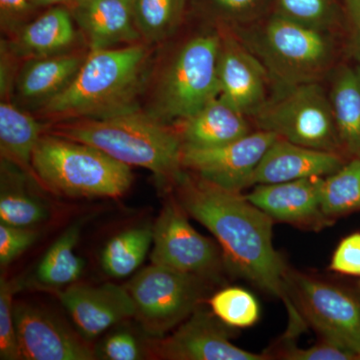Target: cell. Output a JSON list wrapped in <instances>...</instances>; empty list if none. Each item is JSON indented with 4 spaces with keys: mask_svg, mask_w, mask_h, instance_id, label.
I'll return each mask as SVG.
<instances>
[{
    "mask_svg": "<svg viewBox=\"0 0 360 360\" xmlns=\"http://www.w3.org/2000/svg\"><path fill=\"white\" fill-rule=\"evenodd\" d=\"M175 200L219 243L225 264L258 288L281 298L290 315L288 336L305 326L288 295L290 269L272 243V220L240 193L181 172L174 181Z\"/></svg>",
    "mask_w": 360,
    "mask_h": 360,
    "instance_id": "6da1fadb",
    "label": "cell"
},
{
    "mask_svg": "<svg viewBox=\"0 0 360 360\" xmlns=\"http://www.w3.org/2000/svg\"><path fill=\"white\" fill-rule=\"evenodd\" d=\"M148 51L143 45L90 51L72 82L42 104L56 120H97L139 110L146 82Z\"/></svg>",
    "mask_w": 360,
    "mask_h": 360,
    "instance_id": "7a4b0ae2",
    "label": "cell"
},
{
    "mask_svg": "<svg viewBox=\"0 0 360 360\" xmlns=\"http://www.w3.org/2000/svg\"><path fill=\"white\" fill-rule=\"evenodd\" d=\"M52 134L94 146L129 167L146 168L165 181L174 184L181 174L184 144L179 132L139 110L77 120L60 125Z\"/></svg>",
    "mask_w": 360,
    "mask_h": 360,
    "instance_id": "3957f363",
    "label": "cell"
},
{
    "mask_svg": "<svg viewBox=\"0 0 360 360\" xmlns=\"http://www.w3.org/2000/svg\"><path fill=\"white\" fill-rule=\"evenodd\" d=\"M32 169L51 191L70 198H118L134 180L131 168L101 149L58 135H42Z\"/></svg>",
    "mask_w": 360,
    "mask_h": 360,
    "instance_id": "277c9868",
    "label": "cell"
},
{
    "mask_svg": "<svg viewBox=\"0 0 360 360\" xmlns=\"http://www.w3.org/2000/svg\"><path fill=\"white\" fill-rule=\"evenodd\" d=\"M238 39L262 61L278 89L319 82L335 61L331 32L276 13L262 25L238 32Z\"/></svg>",
    "mask_w": 360,
    "mask_h": 360,
    "instance_id": "5b68a950",
    "label": "cell"
},
{
    "mask_svg": "<svg viewBox=\"0 0 360 360\" xmlns=\"http://www.w3.org/2000/svg\"><path fill=\"white\" fill-rule=\"evenodd\" d=\"M221 37L198 35L182 45L163 71L150 115L160 122H181L219 96Z\"/></svg>",
    "mask_w": 360,
    "mask_h": 360,
    "instance_id": "8992f818",
    "label": "cell"
},
{
    "mask_svg": "<svg viewBox=\"0 0 360 360\" xmlns=\"http://www.w3.org/2000/svg\"><path fill=\"white\" fill-rule=\"evenodd\" d=\"M253 116L258 129L285 141L338 153L341 148L329 96L319 82L279 87Z\"/></svg>",
    "mask_w": 360,
    "mask_h": 360,
    "instance_id": "52a82bcc",
    "label": "cell"
},
{
    "mask_svg": "<svg viewBox=\"0 0 360 360\" xmlns=\"http://www.w3.org/2000/svg\"><path fill=\"white\" fill-rule=\"evenodd\" d=\"M206 279L153 264L125 288L134 303L136 321L150 338H162L200 307Z\"/></svg>",
    "mask_w": 360,
    "mask_h": 360,
    "instance_id": "ba28073f",
    "label": "cell"
},
{
    "mask_svg": "<svg viewBox=\"0 0 360 360\" xmlns=\"http://www.w3.org/2000/svg\"><path fill=\"white\" fill-rule=\"evenodd\" d=\"M286 283L288 295L303 321L322 340L360 359V296L290 269Z\"/></svg>",
    "mask_w": 360,
    "mask_h": 360,
    "instance_id": "9c48e42d",
    "label": "cell"
},
{
    "mask_svg": "<svg viewBox=\"0 0 360 360\" xmlns=\"http://www.w3.org/2000/svg\"><path fill=\"white\" fill-rule=\"evenodd\" d=\"M186 214L175 198L167 202L153 227L151 262L213 281L225 264L224 255L194 229Z\"/></svg>",
    "mask_w": 360,
    "mask_h": 360,
    "instance_id": "30bf717a",
    "label": "cell"
},
{
    "mask_svg": "<svg viewBox=\"0 0 360 360\" xmlns=\"http://www.w3.org/2000/svg\"><path fill=\"white\" fill-rule=\"evenodd\" d=\"M214 314L198 307L172 335L144 342L146 359L156 360H266L231 342V331Z\"/></svg>",
    "mask_w": 360,
    "mask_h": 360,
    "instance_id": "8fae6325",
    "label": "cell"
},
{
    "mask_svg": "<svg viewBox=\"0 0 360 360\" xmlns=\"http://www.w3.org/2000/svg\"><path fill=\"white\" fill-rule=\"evenodd\" d=\"M277 137L258 129L217 148H184L182 167L215 186L240 193L250 186L255 168Z\"/></svg>",
    "mask_w": 360,
    "mask_h": 360,
    "instance_id": "7c38bea8",
    "label": "cell"
},
{
    "mask_svg": "<svg viewBox=\"0 0 360 360\" xmlns=\"http://www.w3.org/2000/svg\"><path fill=\"white\" fill-rule=\"evenodd\" d=\"M14 321L21 359H97L89 341L41 307L14 303Z\"/></svg>",
    "mask_w": 360,
    "mask_h": 360,
    "instance_id": "4fadbf2b",
    "label": "cell"
},
{
    "mask_svg": "<svg viewBox=\"0 0 360 360\" xmlns=\"http://www.w3.org/2000/svg\"><path fill=\"white\" fill-rule=\"evenodd\" d=\"M58 297L79 335L89 342L135 315L129 290L113 283L96 286L71 284L58 292Z\"/></svg>",
    "mask_w": 360,
    "mask_h": 360,
    "instance_id": "5bb4252c",
    "label": "cell"
},
{
    "mask_svg": "<svg viewBox=\"0 0 360 360\" xmlns=\"http://www.w3.org/2000/svg\"><path fill=\"white\" fill-rule=\"evenodd\" d=\"M271 82L266 68L238 39H221L219 58V96L245 116H255L269 101Z\"/></svg>",
    "mask_w": 360,
    "mask_h": 360,
    "instance_id": "9a60e30c",
    "label": "cell"
},
{
    "mask_svg": "<svg viewBox=\"0 0 360 360\" xmlns=\"http://www.w3.org/2000/svg\"><path fill=\"white\" fill-rule=\"evenodd\" d=\"M324 177L260 184L245 198L272 220L319 229L329 221L321 208Z\"/></svg>",
    "mask_w": 360,
    "mask_h": 360,
    "instance_id": "2e32d148",
    "label": "cell"
},
{
    "mask_svg": "<svg viewBox=\"0 0 360 360\" xmlns=\"http://www.w3.org/2000/svg\"><path fill=\"white\" fill-rule=\"evenodd\" d=\"M343 165L338 153L305 148L277 137L255 168L250 186L326 177Z\"/></svg>",
    "mask_w": 360,
    "mask_h": 360,
    "instance_id": "e0dca14e",
    "label": "cell"
},
{
    "mask_svg": "<svg viewBox=\"0 0 360 360\" xmlns=\"http://www.w3.org/2000/svg\"><path fill=\"white\" fill-rule=\"evenodd\" d=\"M72 7L90 51L115 49L141 37L135 21L134 0H77Z\"/></svg>",
    "mask_w": 360,
    "mask_h": 360,
    "instance_id": "ac0fdd59",
    "label": "cell"
},
{
    "mask_svg": "<svg viewBox=\"0 0 360 360\" xmlns=\"http://www.w3.org/2000/svg\"><path fill=\"white\" fill-rule=\"evenodd\" d=\"M180 124L184 148H217L251 132L246 116L220 96Z\"/></svg>",
    "mask_w": 360,
    "mask_h": 360,
    "instance_id": "d6986e66",
    "label": "cell"
},
{
    "mask_svg": "<svg viewBox=\"0 0 360 360\" xmlns=\"http://www.w3.org/2000/svg\"><path fill=\"white\" fill-rule=\"evenodd\" d=\"M85 59L77 53L30 59L16 82L18 94L25 101L44 104L70 84Z\"/></svg>",
    "mask_w": 360,
    "mask_h": 360,
    "instance_id": "ffe728a7",
    "label": "cell"
},
{
    "mask_svg": "<svg viewBox=\"0 0 360 360\" xmlns=\"http://www.w3.org/2000/svg\"><path fill=\"white\" fill-rule=\"evenodd\" d=\"M77 32L70 11L53 7L23 27L15 51L30 58L61 54L75 42Z\"/></svg>",
    "mask_w": 360,
    "mask_h": 360,
    "instance_id": "44dd1931",
    "label": "cell"
},
{
    "mask_svg": "<svg viewBox=\"0 0 360 360\" xmlns=\"http://www.w3.org/2000/svg\"><path fill=\"white\" fill-rule=\"evenodd\" d=\"M44 125L14 104L0 103V150L2 158L33 174L32 155L44 135Z\"/></svg>",
    "mask_w": 360,
    "mask_h": 360,
    "instance_id": "7402d4cb",
    "label": "cell"
},
{
    "mask_svg": "<svg viewBox=\"0 0 360 360\" xmlns=\"http://www.w3.org/2000/svg\"><path fill=\"white\" fill-rule=\"evenodd\" d=\"M329 99L341 148L360 158V66L338 71Z\"/></svg>",
    "mask_w": 360,
    "mask_h": 360,
    "instance_id": "603a6c76",
    "label": "cell"
},
{
    "mask_svg": "<svg viewBox=\"0 0 360 360\" xmlns=\"http://www.w3.org/2000/svg\"><path fill=\"white\" fill-rule=\"evenodd\" d=\"M153 243V229L135 227L117 234L101 252V264L106 274L122 279L139 269Z\"/></svg>",
    "mask_w": 360,
    "mask_h": 360,
    "instance_id": "cb8c5ba5",
    "label": "cell"
},
{
    "mask_svg": "<svg viewBox=\"0 0 360 360\" xmlns=\"http://www.w3.org/2000/svg\"><path fill=\"white\" fill-rule=\"evenodd\" d=\"M79 231V225H72L46 251L37 269L40 283L51 288H63L77 283L80 278L84 262L75 252Z\"/></svg>",
    "mask_w": 360,
    "mask_h": 360,
    "instance_id": "d4e9b609",
    "label": "cell"
},
{
    "mask_svg": "<svg viewBox=\"0 0 360 360\" xmlns=\"http://www.w3.org/2000/svg\"><path fill=\"white\" fill-rule=\"evenodd\" d=\"M47 217L49 212L44 203L26 191L20 177L13 176L11 172L2 167L0 224L33 227Z\"/></svg>",
    "mask_w": 360,
    "mask_h": 360,
    "instance_id": "484cf974",
    "label": "cell"
},
{
    "mask_svg": "<svg viewBox=\"0 0 360 360\" xmlns=\"http://www.w3.org/2000/svg\"><path fill=\"white\" fill-rule=\"evenodd\" d=\"M321 208L329 220L360 210V158H354L335 174L324 177Z\"/></svg>",
    "mask_w": 360,
    "mask_h": 360,
    "instance_id": "4316f807",
    "label": "cell"
},
{
    "mask_svg": "<svg viewBox=\"0 0 360 360\" xmlns=\"http://www.w3.org/2000/svg\"><path fill=\"white\" fill-rule=\"evenodd\" d=\"M208 304L212 314L229 328H251L260 317L257 298L245 288H224L210 297Z\"/></svg>",
    "mask_w": 360,
    "mask_h": 360,
    "instance_id": "83f0119b",
    "label": "cell"
},
{
    "mask_svg": "<svg viewBox=\"0 0 360 360\" xmlns=\"http://www.w3.org/2000/svg\"><path fill=\"white\" fill-rule=\"evenodd\" d=\"M182 0H134L135 21L142 37L160 41L172 32Z\"/></svg>",
    "mask_w": 360,
    "mask_h": 360,
    "instance_id": "f1b7e54d",
    "label": "cell"
},
{
    "mask_svg": "<svg viewBox=\"0 0 360 360\" xmlns=\"http://www.w3.org/2000/svg\"><path fill=\"white\" fill-rule=\"evenodd\" d=\"M276 13L322 32H333L340 18L338 0H274Z\"/></svg>",
    "mask_w": 360,
    "mask_h": 360,
    "instance_id": "f546056e",
    "label": "cell"
},
{
    "mask_svg": "<svg viewBox=\"0 0 360 360\" xmlns=\"http://www.w3.org/2000/svg\"><path fill=\"white\" fill-rule=\"evenodd\" d=\"M20 284L15 281L0 278V359L2 360L21 359L15 321H14L13 295Z\"/></svg>",
    "mask_w": 360,
    "mask_h": 360,
    "instance_id": "4dcf8cb0",
    "label": "cell"
},
{
    "mask_svg": "<svg viewBox=\"0 0 360 360\" xmlns=\"http://www.w3.org/2000/svg\"><path fill=\"white\" fill-rule=\"evenodd\" d=\"M96 352L97 359L139 360L146 359L143 345L129 329H118L106 336Z\"/></svg>",
    "mask_w": 360,
    "mask_h": 360,
    "instance_id": "1f68e13d",
    "label": "cell"
},
{
    "mask_svg": "<svg viewBox=\"0 0 360 360\" xmlns=\"http://www.w3.org/2000/svg\"><path fill=\"white\" fill-rule=\"evenodd\" d=\"M39 233L32 227L0 224V264L6 266L34 243Z\"/></svg>",
    "mask_w": 360,
    "mask_h": 360,
    "instance_id": "d6a6232c",
    "label": "cell"
},
{
    "mask_svg": "<svg viewBox=\"0 0 360 360\" xmlns=\"http://www.w3.org/2000/svg\"><path fill=\"white\" fill-rule=\"evenodd\" d=\"M276 356L286 360H352L359 359L352 352L338 345L322 340V342L309 348H300L293 343L284 345Z\"/></svg>",
    "mask_w": 360,
    "mask_h": 360,
    "instance_id": "836d02e7",
    "label": "cell"
},
{
    "mask_svg": "<svg viewBox=\"0 0 360 360\" xmlns=\"http://www.w3.org/2000/svg\"><path fill=\"white\" fill-rule=\"evenodd\" d=\"M329 269L345 276L360 277V233L350 234L333 252Z\"/></svg>",
    "mask_w": 360,
    "mask_h": 360,
    "instance_id": "e575fe53",
    "label": "cell"
},
{
    "mask_svg": "<svg viewBox=\"0 0 360 360\" xmlns=\"http://www.w3.org/2000/svg\"><path fill=\"white\" fill-rule=\"evenodd\" d=\"M265 0H212L220 13L229 20L246 23L255 20Z\"/></svg>",
    "mask_w": 360,
    "mask_h": 360,
    "instance_id": "d590c367",
    "label": "cell"
},
{
    "mask_svg": "<svg viewBox=\"0 0 360 360\" xmlns=\"http://www.w3.org/2000/svg\"><path fill=\"white\" fill-rule=\"evenodd\" d=\"M350 23V45L360 63V0H343Z\"/></svg>",
    "mask_w": 360,
    "mask_h": 360,
    "instance_id": "8d00e7d4",
    "label": "cell"
},
{
    "mask_svg": "<svg viewBox=\"0 0 360 360\" xmlns=\"http://www.w3.org/2000/svg\"><path fill=\"white\" fill-rule=\"evenodd\" d=\"M1 20L4 25H13V21L27 13L30 9L28 0H0Z\"/></svg>",
    "mask_w": 360,
    "mask_h": 360,
    "instance_id": "74e56055",
    "label": "cell"
},
{
    "mask_svg": "<svg viewBox=\"0 0 360 360\" xmlns=\"http://www.w3.org/2000/svg\"><path fill=\"white\" fill-rule=\"evenodd\" d=\"M39 6H58V4H71L77 1V0H32Z\"/></svg>",
    "mask_w": 360,
    "mask_h": 360,
    "instance_id": "f35d334b",
    "label": "cell"
}]
</instances>
